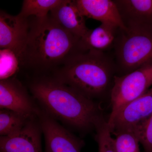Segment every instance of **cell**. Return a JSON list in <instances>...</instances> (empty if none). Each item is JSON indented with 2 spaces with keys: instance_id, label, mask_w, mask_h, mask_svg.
I'll return each mask as SVG.
<instances>
[{
  "instance_id": "6da1fadb",
  "label": "cell",
  "mask_w": 152,
  "mask_h": 152,
  "mask_svg": "<svg viewBox=\"0 0 152 152\" xmlns=\"http://www.w3.org/2000/svg\"><path fill=\"white\" fill-rule=\"evenodd\" d=\"M40 108L70 129L81 133L95 130L103 115L100 105L60 81L53 76L41 75L29 85Z\"/></svg>"
},
{
  "instance_id": "7a4b0ae2",
  "label": "cell",
  "mask_w": 152,
  "mask_h": 152,
  "mask_svg": "<svg viewBox=\"0 0 152 152\" xmlns=\"http://www.w3.org/2000/svg\"><path fill=\"white\" fill-rule=\"evenodd\" d=\"M81 39L62 27L50 15L29 22L20 65L38 74L53 72L73 55L85 51Z\"/></svg>"
},
{
  "instance_id": "3957f363",
  "label": "cell",
  "mask_w": 152,
  "mask_h": 152,
  "mask_svg": "<svg viewBox=\"0 0 152 152\" xmlns=\"http://www.w3.org/2000/svg\"><path fill=\"white\" fill-rule=\"evenodd\" d=\"M116 71V64L104 52L87 50L70 57L53 76L94 100L110 93Z\"/></svg>"
},
{
  "instance_id": "277c9868",
  "label": "cell",
  "mask_w": 152,
  "mask_h": 152,
  "mask_svg": "<svg viewBox=\"0 0 152 152\" xmlns=\"http://www.w3.org/2000/svg\"><path fill=\"white\" fill-rule=\"evenodd\" d=\"M119 29L114 46L117 71L121 75L152 63V29L148 24L127 25Z\"/></svg>"
},
{
  "instance_id": "5b68a950",
  "label": "cell",
  "mask_w": 152,
  "mask_h": 152,
  "mask_svg": "<svg viewBox=\"0 0 152 152\" xmlns=\"http://www.w3.org/2000/svg\"><path fill=\"white\" fill-rule=\"evenodd\" d=\"M152 87V63L122 75H115L110 93V123L120 109L145 94Z\"/></svg>"
},
{
  "instance_id": "8992f818",
  "label": "cell",
  "mask_w": 152,
  "mask_h": 152,
  "mask_svg": "<svg viewBox=\"0 0 152 152\" xmlns=\"http://www.w3.org/2000/svg\"><path fill=\"white\" fill-rule=\"evenodd\" d=\"M37 118L45 140V152H81L84 141L39 107Z\"/></svg>"
},
{
  "instance_id": "52a82bcc",
  "label": "cell",
  "mask_w": 152,
  "mask_h": 152,
  "mask_svg": "<svg viewBox=\"0 0 152 152\" xmlns=\"http://www.w3.org/2000/svg\"><path fill=\"white\" fill-rule=\"evenodd\" d=\"M152 114V87L121 108L108 123L112 134L122 131L135 132Z\"/></svg>"
},
{
  "instance_id": "ba28073f",
  "label": "cell",
  "mask_w": 152,
  "mask_h": 152,
  "mask_svg": "<svg viewBox=\"0 0 152 152\" xmlns=\"http://www.w3.org/2000/svg\"><path fill=\"white\" fill-rule=\"evenodd\" d=\"M25 87L11 77L0 81V108L16 112L32 119L37 116L38 107Z\"/></svg>"
},
{
  "instance_id": "9c48e42d",
  "label": "cell",
  "mask_w": 152,
  "mask_h": 152,
  "mask_svg": "<svg viewBox=\"0 0 152 152\" xmlns=\"http://www.w3.org/2000/svg\"><path fill=\"white\" fill-rule=\"evenodd\" d=\"M29 30L28 18H25L19 15H12L6 12L1 11V49H8L12 50L19 59L26 42Z\"/></svg>"
},
{
  "instance_id": "30bf717a",
  "label": "cell",
  "mask_w": 152,
  "mask_h": 152,
  "mask_svg": "<svg viewBox=\"0 0 152 152\" xmlns=\"http://www.w3.org/2000/svg\"><path fill=\"white\" fill-rule=\"evenodd\" d=\"M42 129L37 116L18 132L0 137V152H43Z\"/></svg>"
},
{
  "instance_id": "8fae6325",
  "label": "cell",
  "mask_w": 152,
  "mask_h": 152,
  "mask_svg": "<svg viewBox=\"0 0 152 152\" xmlns=\"http://www.w3.org/2000/svg\"><path fill=\"white\" fill-rule=\"evenodd\" d=\"M85 17L96 20L121 30H126L116 4L111 0H75Z\"/></svg>"
},
{
  "instance_id": "7c38bea8",
  "label": "cell",
  "mask_w": 152,
  "mask_h": 152,
  "mask_svg": "<svg viewBox=\"0 0 152 152\" xmlns=\"http://www.w3.org/2000/svg\"><path fill=\"white\" fill-rule=\"evenodd\" d=\"M50 16L62 27L80 39L89 29L76 1L62 0L50 11Z\"/></svg>"
},
{
  "instance_id": "4fadbf2b",
  "label": "cell",
  "mask_w": 152,
  "mask_h": 152,
  "mask_svg": "<svg viewBox=\"0 0 152 152\" xmlns=\"http://www.w3.org/2000/svg\"><path fill=\"white\" fill-rule=\"evenodd\" d=\"M125 26L132 24H148L152 16V0L114 1Z\"/></svg>"
},
{
  "instance_id": "5bb4252c",
  "label": "cell",
  "mask_w": 152,
  "mask_h": 152,
  "mask_svg": "<svg viewBox=\"0 0 152 152\" xmlns=\"http://www.w3.org/2000/svg\"><path fill=\"white\" fill-rule=\"evenodd\" d=\"M119 29L102 24L99 27L89 29L81 39L82 47L84 50L104 52L114 45Z\"/></svg>"
},
{
  "instance_id": "9a60e30c",
  "label": "cell",
  "mask_w": 152,
  "mask_h": 152,
  "mask_svg": "<svg viewBox=\"0 0 152 152\" xmlns=\"http://www.w3.org/2000/svg\"><path fill=\"white\" fill-rule=\"evenodd\" d=\"M33 119V118H32ZM31 119L6 109L0 111V135H12L21 130Z\"/></svg>"
},
{
  "instance_id": "2e32d148",
  "label": "cell",
  "mask_w": 152,
  "mask_h": 152,
  "mask_svg": "<svg viewBox=\"0 0 152 152\" xmlns=\"http://www.w3.org/2000/svg\"><path fill=\"white\" fill-rule=\"evenodd\" d=\"M62 0H24L19 15L25 18L34 16L36 18L48 16L49 12L54 8Z\"/></svg>"
},
{
  "instance_id": "e0dca14e",
  "label": "cell",
  "mask_w": 152,
  "mask_h": 152,
  "mask_svg": "<svg viewBox=\"0 0 152 152\" xmlns=\"http://www.w3.org/2000/svg\"><path fill=\"white\" fill-rule=\"evenodd\" d=\"M95 140L99 148L98 152H116L110 128L103 115L95 123Z\"/></svg>"
},
{
  "instance_id": "ac0fdd59",
  "label": "cell",
  "mask_w": 152,
  "mask_h": 152,
  "mask_svg": "<svg viewBox=\"0 0 152 152\" xmlns=\"http://www.w3.org/2000/svg\"><path fill=\"white\" fill-rule=\"evenodd\" d=\"M114 147L116 152H141L137 135L132 131H122L114 133Z\"/></svg>"
},
{
  "instance_id": "d6986e66",
  "label": "cell",
  "mask_w": 152,
  "mask_h": 152,
  "mask_svg": "<svg viewBox=\"0 0 152 152\" xmlns=\"http://www.w3.org/2000/svg\"><path fill=\"white\" fill-rule=\"evenodd\" d=\"M20 61L12 50L1 49L0 50V79L12 77L19 69Z\"/></svg>"
},
{
  "instance_id": "ffe728a7",
  "label": "cell",
  "mask_w": 152,
  "mask_h": 152,
  "mask_svg": "<svg viewBox=\"0 0 152 152\" xmlns=\"http://www.w3.org/2000/svg\"><path fill=\"white\" fill-rule=\"evenodd\" d=\"M134 132L144 152H152V114Z\"/></svg>"
}]
</instances>
